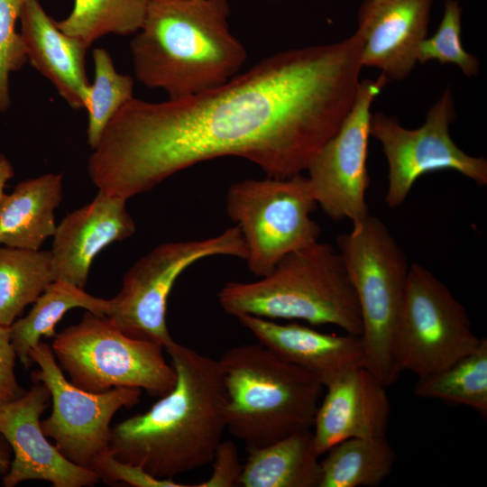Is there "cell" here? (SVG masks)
<instances>
[{
	"mask_svg": "<svg viewBox=\"0 0 487 487\" xmlns=\"http://www.w3.org/2000/svg\"><path fill=\"white\" fill-rule=\"evenodd\" d=\"M388 78L360 82L353 106L335 134L316 154L307 171L317 206L335 221L352 223L369 213L365 193L370 186L367 156L371 107Z\"/></svg>",
	"mask_w": 487,
	"mask_h": 487,
	"instance_id": "obj_13",
	"label": "cell"
},
{
	"mask_svg": "<svg viewBox=\"0 0 487 487\" xmlns=\"http://www.w3.org/2000/svg\"><path fill=\"white\" fill-rule=\"evenodd\" d=\"M414 394L470 407L487 412V340L447 368L424 378H418Z\"/></svg>",
	"mask_w": 487,
	"mask_h": 487,
	"instance_id": "obj_26",
	"label": "cell"
},
{
	"mask_svg": "<svg viewBox=\"0 0 487 487\" xmlns=\"http://www.w3.org/2000/svg\"><path fill=\"white\" fill-rule=\"evenodd\" d=\"M151 0H74L70 13L55 20L65 34L87 49L108 34H135L142 25Z\"/></svg>",
	"mask_w": 487,
	"mask_h": 487,
	"instance_id": "obj_25",
	"label": "cell"
},
{
	"mask_svg": "<svg viewBox=\"0 0 487 487\" xmlns=\"http://www.w3.org/2000/svg\"><path fill=\"white\" fill-rule=\"evenodd\" d=\"M53 280L50 251L0 246V325L10 326Z\"/></svg>",
	"mask_w": 487,
	"mask_h": 487,
	"instance_id": "obj_24",
	"label": "cell"
},
{
	"mask_svg": "<svg viewBox=\"0 0 487 487\" xmlns=\"http://www.w3.org/2000/svg\"><path fill=\"white\" fill-rule=\"evenodd\" d=\"M239 480L244 487H319L321 469L311 429L247 448Z\"/></svg>",
	"mask_w": 487,
	"mask_h": 487,
	"instance_id": "obj_21",
	"label": "cell"
},
{
	"mask_svg": "<svg viewBox=\"0 0 487 487\" xmlns=\"http://www.w3.org/2000/svg\"><path fill=\"white\" fill-rule=\"evenodd\" d=\"M326 453L319 487H376L390 476L397 458L386 436L349 438Z\"/></svg>",
	"mask_w": 487,
	"mask_h": 487,
	"instance_id": "obj_23",
	"label": "cell"
},
{
	"mask_svg": "<svg viewBox=\"0 0 487 487\" xmlns=\"http://www.w3.org/2000/svg\"><path fill=\"white\" fill-rule=\"evenodd\" d=\"M216 255L246 259L247 248L238 226L201 240L156 246L124 274L108 318L125 335L166 349L175 342L166 323L168 298L174 283L195 262Z\"/></svg>",
	"mask_w": 487,
	"mask_h": 487,
	"instance_id": "obj_9",
	"label": "cell"
},
{
	"mask_svg": "<svg viewBox=\"0 0 487 487\" xmlns=\"http://www.w3.org/2000/svg\"><path fill=\"white\" fill-rule=\"evenodd\" d=\"M385 387L363 365L346 369L325 387L312 431L319 455L349 438L386 436L391 404Z\"/></svg>",
	"mask_w": 487,
	"mask_h": 487,
	"instance_id": "obj_16",
	"label": "cell"
},
{
	"mask_svg": "<svg viewBox=\"0 0 487 487\" xmlns=\"http://www.w3.org/2000/svg\"><path fill=\"white\" fill-rule=\"evenodd\" d=\"M22 38L30 62L49 79L74 109L85 108L90 83L80 41L61 32L39 0H28L19 17Z\"/></svg>",
	"mask_w": 487,
	"mask_h": 487,
	"instance_id": "obj_19",
	"label": "cell"
},
{
	"mask_svg": "<svg viewBox=\"0 0 487 487\" xmlns=\"http://www.w3.org/2000/svg\"><path fill=\"white\" fill-rule=\"evenodd\" d=\"M14 175V170L10 161L0 154V205L5 196L4 191L6 182Z\"/></svg>",
	"mask_w": 487,
	"mask_h": 487,
	"instance_id": "obj_34",
	"label": "cell"
},
{
	"mask_svg": "<svg viewBox=\"0 0 487 487\" xmlns=\"http://www.w3.org/2000/svg\"><path fill=\"white\" fill-rule=\"evenodd\" d=\"M50 402L47 387L36 382L23 397L0 404V433L13 451L11 467L2 477L3 486L41 480L54 487H89L100 481L95 472L71 463L49 442L41 416Z\"/></svg>",
	"mask_w": 487,
	"mask_h": 487,
	"instance_id": "obj_14",
	"label": "cell"
},
{
	"mask_svg": "<svg viewBox=\"0 0 487 487\" xmlns=\"http://www.w3.org/2000/svg\"><path fill=\"white\" fill-rule=\"evenodd\" d=\"M126 201L98 191L91 202L64 216L57 225L50 250L54 280L84 289L97 254L134 234Z\"/></svg>",
	"mask_w": 487,
	"mask_h": 487,
	"instance_id": "obj_15",
	"label": "cell"
},
{
	"mask_svg": "<svg viewBox=\"0 0 487 487\" xmlns=\"http://www.w3.org/2000/svg\"><path fill=\"white\" fill-rule=\"evenodd\" d=\"M227 314L268 319H299L334 325L362 335L354 289L338 251L318 241L284 256L266 276L252 282L231 281L217 293Z\"/></svg>",
	"mask_w": 487,
	"mask_h": 487,
	"instance_id": "obj_5",
	"label": "cell"
},
{
	"mask_svg": "<svg viewBox=\"0 0 487 487\" xmlns=\"http://www.w3.org/2000/svg\"><path fill=\"white\" fill-rule=\"evenodd\" d=\"M28 0H0V113L11 106L9 77L27 62L24 46L15 30Z\"/></svg>",
	"mask_w": 487,
	"mask_h": 487,
	"instance_id": "obj_29",
	"label": "cell"
},
{
	"mask_svg": "<svg viewBox=\"0 0 487 487\" xmlns=\"http://www.w3.org/2000/svg\"><path fill=\"white\" fill-rule=\"evenodd\" d=\"M258 342L314 374L326 387L341 372L365 365L362 336L325 334L298 323L243 315L236 317Z\"/></svg>",
	"mask_w": 487,
	"mask_h": 487,
	"instance_id": "obj_18",
	"label": "cell"
},
{
	"mask_svg": "<svg viewBox=\"0 0 487 487\" xmlns=\"http://www.w3.org/2000/svg\"><path fill=\"white\" fill-rule=\"evenodd\" d=\"M462 9L456 0H446L444 15L436 33L425 38L418 51V62L436 60L441 64L456 65L466 77H476L480 62L462 43Z\"/></svg>",
	"mask_w": 487,
	"mask_h": 487,
	"instance_id": "obj_28",
	"label": "cell"
},
{
	"mask_svg": "<svg viewBox=\"0 0 487 487\" xmlns=\"http://www.w3.org/2000/svg\"><path fill=\"white\" fill-rule=\"evenodd\" d=\"M13 461V451L5 438V436L0 433V476H5L10 467Z\"/></svg>",
	"mask_w": 487,
	"mask_h": 487,
	"instance_id": "obj_33",
	"label": "cell"
},
{
	"mask_svg": "<svg viewBox=\"0 0 487 487\" xmlns=\"http://www.w3.org/2000/svg\"><path fill=\"white\" fill-rule=\"evenodd\" d=\"M455 120L454 98L446 88L417 129L403 127L386 114H372L370 134L381 144L388 163L387 205L395 208L406 199L422 175L442 170H455L476 184H487V161L468 155L450 136Z\"/></svg>",
	"mask_w": 487,
	"mask_h": 487,
	"instance_id": "obj_11",
	"label": "cell"
},
{
	"mask_svg": "<svg viewBox=\"0 0 487 487\" xmlns=\"http://www.w3.org/2000/svg\"><path fill=\"white\" fill-rule=\"evenodd\" d=\"M16 357L10 326L0 325V404L14 401L27 391L19 385L14 375Z\"/></svg>",
	"mask_w": 487,
	"mask_h": 487,
	"instance_id": "obj_32",
	"label": "cell"
},
{
	"mask_svg": "<svg viewBox=\"0 0 487 487\" xmlns=\"http://www.w3.org/2000/svg\"><path fill=\"white\" fill-rule=\"evenodd\" d=\"M363 46L355 32L276 53L195 95L156 103L133 96L92 150L90 179L127 200L218 157L244 158L271 178L300 174L353 106Z\"/></svg>",
	"mask_w": 487,
	"mask_h": 487,
	"instance_id": "obj_1",
	"label": "cell"
},
{
	"mask_svg": "<svg viewBox=\"0 0 487 487\" xmlns=\"http://www.w3.org/2000/svg\"><path fill=\"white\" fill-rule=\"evenodd\" d=\"M229 14L228 0H151L130 43L138 81L180 98L238 74L247 53L229 29Z\"/></svg>",
	"mask_w": 487,
	"mask_h": 487,
	"instance_id": "obj_3",
	"label": "cell"
},
{
	"mask_svg": "<svg viewBox=\"0 0 487 487\" xmlns=\"http://www.w3.org/2000/svg\"><path fill=\"white\" fill-rule=\"evenodd\" d=\"M481 340L449 289L427 268L413 263L395 332L400 372L429 376L473 352Z\"/></svg>",
	"mask_w": 487,
	"mask_h": 487,
	"instance_id": "obj_10",
	"label": "cell"
},
{
	"mask_svg": "<svg viewBox=\"0 0 487 487\" xmlns=\"http://www.w3.org/2000/svg\"><path fill=\"white\" fill-rule=\"evenodd\" d=\"M336 243L361 310L364 366L390 386L400 373L394 339L409 270L407 256L372 215L354 223Z\"/></svg>",
	"mask_w": 487,
	"mask_h": 487,
	"instance_id": "obj_6",
	"label": "cell"
},
{
	"mask_svg": "<svg viewBox=\"0 0 487 487\" xmlns=\"http://www.w3.org/2000/svg\"><path fill=\"white\" fill-rule=\"evenodd\" d=\"M94 80L89 86L85 109L87 111V143L93 150L116 113L133 97V80L116 71L106 50L95 48Z\"/></svg>",
	"mask_w": 487,
	"mask_h": 487,
	"instance_id": "obj_27",
	"label": "cell"
},
{
	"mask_svg": "<svg viewBox=\"0 0 487 487\" xmlns=\"http://www.w3.org/2000/svg\"><path fill=\"white\" fill-rule=\"evenodd\" d=\"M156 343L131 337L107 316L86 311L82 319L54 336L51 350L69 381L90 392L118 387L137 388L162 397L177 375Z\"/></svg>",
	"mask_w": 487,
	"mask_h": 487,
	"instance_id": "obj_7",
	"label": "cell"
},
{
	"mask_svg": "<svg viewBox=\"0 0 487 487\" xmlns=\"http://www.w3.org/2000/svg\"><path fill=\"white\" fill-rule=\"evenodd\" d=\"M29 355L39 367L31 374L33 383H43L51 394V412L41 420L44 435L69 461L90 469L109 451L114 416L123 408L137 405L142 391L129 387L100 393L84 391L67 380L51 347L41 341Z\"/></svg>",
	"mask_w": 487,
	"mask_h": 487,
	"instance_id": "obj_12",
	"label": "cell"
},
{
	"mask_svg": "<svg viewBox=\"0 0 487 487\" xmlns=\"http://www.w3.org/2000/svg\"><path fill=\"white\" fill-rule=\"evenodd\" d=\"M177 380L144 413L111 428L109 452L161 479L211 464L226 429V392L218 360L172 343Z\"/></svg>",
	"mask_w": 487,
	"mask_h": 487,
	"instance_id": "obj_2",
	"label": "cell"
},
{
	"mask_svg": "<svg viewBox=\"0 0 487 487\" xmlns=\"http://www.w3.org/2000/svg\"><path fill=\"white\" fill-rule=\"evenodd\" d=\"M213 470L210 477L194 487H232L239 485L243 470L237 446L233 441H221L211 461Z\"/></svg>",
	"mask_w": 487,
	"mask_h": 487,
	"instance_id": "obj_31",
	"label": "cell"
},
{
	"mask_svg": "<svg viewBox=\"0 0 487 487\" xmlns=\"http://www.w3.org/2000/svg\"><path fill=\"white\" fill-rule=\"evenodd\" d=\"M433 0H363L357 32L363 39V67L381 71L388 79L402 80L418 62L427 38Z\"/></svg>",
	"mask_w": 487,
	"mask_h": 487,
	"instance_id": "obj_17",
	"label": "cell"
},
{
	"mask_svg": "<svg viewBox=\"0 0 487 487\" xmlns=\"http://www.w3.org/2000/svg\"><path fill=\"white\" fill-rule=\"evenodd\" d=\"M225 207L245 243L248 269L259 278L287 254L318 241L320 227L310 217L317 204L301 173L235 182L228 188Z\"/></svg>",
	"mask_w": 487,
	"mask_h": 487,
	"instance_id": "obj_8",
	"label": "cell"
},
{
	"mask_svg": "<svg viewBox=\"0 0 487 487\" xmlns=\"http://www.w3.org/2000/svg\"><path fill=\"white\" fill-rule=\"evenodd\" d=\"M62 198V173H46L18 183L0 205V245L40 250L55 233V210Z\"/></svg>",
	"mask_w": 487,
	"mask_h": 487,
	"instance_id": "obj_20",
	"label": "cell"
},
{
	"mask_svg": "<svg viewBox=\"0 0 487 487\" xmlns=\"http://www.w3.org/2000/svg\"><path fill=\"white\" fill-rule=\"evenodd\" d=\"M76 308L109 316L114 309V301L113 299L95 297L83 288L57 280L47 286L25 317L10 326L12 343L19 361L25 368L32 363L30 351L41 337H54L56 325L69 310Z\"/></svg>",
	"mask_w": 487,
	"mask_h": 487,
	"instance_id": "obj_22",
	"label": "cell"
},
{
	"mask_svg": "<svg viewBox=\"0 0 487 487\" xmlns=\"http://www.w3.org/2000/svg\"><path fill=\"white\" fill-rule=\"evenodd\" d=\"M90 470L107 484L122 482L134 487H191L173 479L157 478L139 465L118 460L109 451L98 456Z\"/></svg>",
	"mask_w": 487,
	"mask_h": 487,
	"instance_id": "obj_30",
	"label": "cell"
},
{
	"mask_svg": "<svg viewBox=\"0 0 487 487\" xmlns=\"http://www.w3.org/2000/svg\"><path fill=\"white\" fill-rule=\"evenodd\" d=\"M226 392V429L261 447L311 429L324 385L262 344L241 345L218 360Z\"/></svg>",
	"mask_w": 487,
	"mask_h": 487,
	"instance_id": "obj_4",
	"label": "cell"
}]
</instances>
